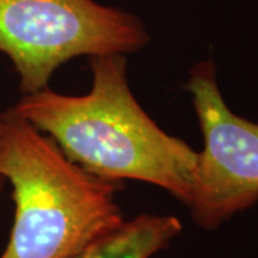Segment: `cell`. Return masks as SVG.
Returning <instances> with one entry per match:
<instances>
[{"mask_svg":"<svg viewBox=\"0 0 258 258\" xmlns=\"http://www.w3.org/2000/svg\"><path fill=\"white\" fill-rule=\"evenodd\" d=\"M89 62V93L68 96L45 88L23 93L10 109L93 175L157 185L188 205L198 152L142 109L129 88L125 55L93 56Z\"/></svg>","mask_w":258,"mask_h":258,"instance_id":"obj_1","label":"cell"},{"mask_svg":"<svg viewBox=\"0 0 258 258\" xmlns=\"http://www.w3.org/2000/svg\"><path fill=\"white\" fill-rule=\"evenodd\" d=\"M0 175L13 188L15 220L0 258H74L123 220L120 182L72 162L52 138L3 111Z\"/></svg>","mask_w":258,"mask_h":258,"instance_id":"obj_2","label":"cell"},{"mask_svg":"<svg viewBox=\"0 0 258 258\" xmlns=\"http://www.w3.org/2000/svg\"><path fill=\"white\" fill-rule=\"evenodd\" d=\"M149 39L137 15L95 0H0V52L23 93L49 88L74 57L135 53Z\"/></svg>","mask_w":258,"mask_h":258,"instance_id":"obj_3","label":"cell"},{"mask_svg":"<svg viewBox=\"0 0 258 258\" xmlns=\"http://www.w3.org/2000/svg\"><path fill=\"white\" fill-rule=\"evenodd\" d=\"M185 88L192 95L205 142L188 207L194 221L212 230L258 203V123L231 112L212 62L195 64Z\"/></svg>","mask_w":258,"mask_h":258,"instance_id":"obj_4","label":"cell"},{"mask_svg":"<svg viewBox=\"0 0 258 258\" xmlns=\"http://www.w3.org/2000/svg\"><path fill=\"white\" fill-rule=\"evenodd\" d=\"M182 231L172 215L144 214L91 242L74 258H151Z\"/></svg>","mask_w":258,"mask_h":258,"instance_id":"obj_5","label":"cell"},{"mask_svg":"<svg viewBox=\"0 0 258 258\" xmlns=\"http://www.w3.org/2000/svg\"><path fill=\"white\" fill-rule=\"evenodd\" d=\"M2 122H3V111H0V131H2ZM5 185H6V179L0 175V200H2V194L5 189Z\"/></svg>","mask_w":258,"mask_h":258,"instance_id":"obj_6","label":"cell"}]
</instances>
